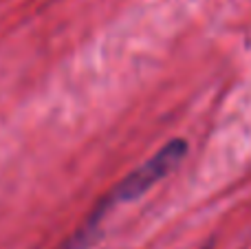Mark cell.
<instances>
[{"label": "cell", "mask_w": 251, "mask_h": 249, "mask_svg": "<svg viewBox=\"0 0 251 249\" xmlns=\"http://www.w3.org/2000/svg\"><path fill=\"white\" fill-rule=\"evenodd\" d=\"M185 152H187V141L185 139H172V141H168L163 148H159L146 163H141L137 170L130 172L122 183L110 192V197L106 199V201L101 203L100 210L93 214V219L88 221V225L79 232V236H86V234L95 227L97 221L101 219V214H104V210L108 205L132 201V199H139L141 194H146L150 188H154L161 179H165V176H168L170 172L183 161Z\"/></svg>", "instance_id": "6da1fadb"}]
</instances>
